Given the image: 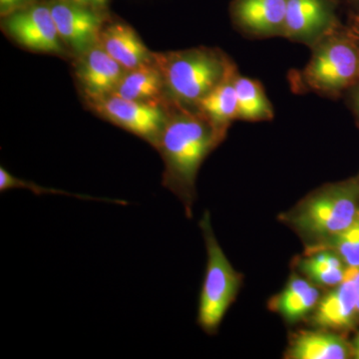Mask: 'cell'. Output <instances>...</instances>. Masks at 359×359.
I'll return each instance as SVG.
<instances>
[{
  "label": "cell",
  "mask_w": 359,
  "mask_h": 359,
  "mask_svg": "<svg viewBox=\"0 0 359 359\" xmlns=\"http://www.w3.org/2000/svg\"><path fill=\"white\" fill-rule=\"evenodd\" d=\"M4 26L16 42L30 50L44 53L63 50L50 6L35 4L16 11L6 18Z\"/></svg>",
  "instance_id": "ba28073f"
},
{
  "label": "cell",
  "mask_w": 359,
  "mask_h": 359,
  "mask_svg": "<svg viewBox=\"0 0 359 359\" xmlns=\"http://www.w3.org/2000/svg\"><path fill=\"white\" fill-rule=\"evenodd\" d=\"M344 98L346 99L347 107L353 112L359 125V81L347 90Z\"/></svg>",
  "instance_id": "7402d4cb"
},
{
  "label": "cell",
  "mask_w": 359,
  "mask_h": 359,
  "mask_svg": "<svg viewBox=\"0 0 359 359\" xmlns=\"http://www.w3.org/2000/svg\"><path fill=\"white\" fill-rule=\"evenodd\" d=\"M346 2L353 7L354 11H359V0H346Z\"/></svg>",
  "instance_id": "83f0119b"
},
{
  "label": "cell",
  "mask_w": 359,
  "mask_h": 359,
  "mask_svg": "<svg viewBox=\"0 0 359 359\" xmlns=\"http://www.w3.org/2000/svg\"><path fill=\"white\" fill-rule=\"evenodd\" d=\"M340 0H287L283 39L311 48L342 25Z\"/></svg>",
  "instance_id": "8992f818"
},
{
  "label": "cell",
  "mask_w": 359,
  "mask_h": 359,
  "mask_svg": "<svg viewBox=\"0 0 359 359\" xmlns=\"http://www.w3.org/2000/svg\"><path fill=\"white\" fill-rule=\"evenodd\" d=\"M359 214V182L325 189L309 198L295 215L297 228L308 235L330 238L355 221Z\"/></svg>",
  "instance_id": "5b68a950"
},
{
  "label": "cell",
  "mask_w": 359,
  "mask_h": 359,
  "mask_svg": "<svg viewBox=\"0 0 359 359\" xmlns=\"http://www.w3.org/2000/svg\"><path fill=\"white\" fill-rule=\"evenodd\" d=\"M328 240L346 266L359 268V214L348 228Z\"/></svg>",
  "instance_id": "ffe728a7"
},
{
  "label": "cell",
  "mask_w": 359,
  "mask_h": 359,
  "mask_svg": "<svg viewBox=\"0 0 359 359\" xmlns=\"http://www.w3.org/2000/svg\"><path fill=\"white\" fill-rule=\"evenodd\" d=\"M50 9L62 43L81 54L99 43L102 18L95 11L69 0L54 1Z\"/></svg>",
  "instance_id": "9c48e42d"
},
{
  "label": "cell",
  "mask_w": 359,
  "mask_h": 359,
  "mask_svg": "<svg viewBox=\"0 0 359 359\" xmlns=\"http://www.w3.org/2000/svg\"><path fill=\"white\" fill-rule=\"evenodd\" d=\"M235 86L238 95V120L263 122L269 121L275 117L273 104L266 96L261 82L242 76L238 72L235 77Z\"/></svg>",
  "instance_id": "ac0fdd59"
},
{
  "label": "cell",
  "mask_w": 359,
  "mask_h": 359,
  "mask_svg": "<svg viewBox=\"0 0 359 359\" xmlns=\"http://www.w3.org/2000/svg\"><path fill=\"white\" fill-rule=\"evenodd\" d=\"M201 229L207 250V264L198 306V325L207 334L219 330L241 285V276L233 268L212 231L210 214L205 212Z\"/></svg>",
  "instance_id": "277c9868"
},
{
  "label": "cell",
  "mask_w": 359,
  "mask_h": 359,
  "mask_svg": "<svg viewBox=\"0 0 359 359\" xmlns=\"http://www.w3.org/2000/svg\"><path fill=\"white\" fill-rule=\"evenodd\" d=\"M84 4H92V6H104L107 2V0H81Z\"/></svg>",
  "instance_id": "4316f807"
},
{
  "label": "cell",
  "mask_w": 359,
  "mask_h": 359,
  "mask_svg": "<svg viewBox=\"0 0 359 359\" xmlns=\"http://www.w3.org/2000/svg\"><path fill=\"white\" fill-rule=\"evenodd\" d=\"M346 27L359 46V11H354V13H351L348 25H346Z\"/></svg>",
  "instance_id": "cb8c5ba5"
},
{
  "label": "cell",
  "mask_w": 359,
  "mask_h": 359,
  "mask_svg": "<svg viewBox=\"0 0 359 359\" xmlns=\"http://www.w3.org/2000/svg\"><path fill=\"white\" fill-rule=\"evenodd\" d=\"M311 50L308 65L289 74L290 87L295 93L337 99L358 83L359 46L346 25L325 35Z\"/></svg>",
  "instance_id": "7a4b0ae2"
},
{
  "label": "cell",
  "mask_w": 359,
  "mask_h": 359,
  "mask_svg": "<svg viewBox=\"0 0 359 359\" xmlns=\"http://www.w3.org/2000/svg\"><path fill=\"white\" fill-rule=\"evenodd\" d=\"M224 139L200 111L174 103L155 146L165 164L163 185L183 201L188 214L200 168Z\"/></svg>",
  "instance_id": "6da1fadb"
},
{
  "label": "cell",
  "mask_w": 359,
  "mask_h": 359,
  "mask_svg": "<svg viewBox=\"0 0 359 359\" xmlns=\"http://www.w3.org/2000/svg\"><path fill=\"white\" fill-rule=\"evenodd\" d=\"M25 1V0H0V6L2 11H9Z\"/></svg>",
  "instance_id": "d4e9b609"
},
{
  "label": "cell",
  "mask_w": 359,
  "mask_h": 359,
  "mask_svg": "<svg viewBox=\"0 0 359 359\" xmlns=\"http://www.w3.org/2000/svg\"><path fill=\"white\" fill-rule=\"evenodd\" d=\"M20 188L28 189V190L32 191V192L37 194V195H42V194L44 193L59 194V195L73 196V197L80 198V199L102 200L105 201V202H112L116 203V204L127 205L126 202L121 200L97 199V198L74 195V194L65 192V191L53 190V189H44L43 187L37 186L36 184L32 183V182H27L25 181V180L16 178L13 175L9 173L6 168L0 167V192L4 193L8 190H13V189Z\"/></svg>",
  "instance_id": "44dd1931"
},
{
  "label": "cell",
  "mask_w": 359,
  "mask_h": 359,
  "mask_svg": "<svg viewBox=\"0 0 359 359\" xmlns=\"http://www.w3.org/2000/svg\"><path fill=\"white\" fill-rule=\"evenodd\" d=\"M238 72L236 70L218 86L215 87L195 108L224 137L231 123L238 120V104L235 86V77Z\"/></svg>",
  "instance_id": "9a60e30c"
},
{
  "label": "cell",
  "mask_w": 359,
  "mask_h": 359,
  "mask_svg": "<svg viewBox=\"0 0 359 359\" xmlns=\"http://www.w3.org/2000/svg\"><path fill=\"white\" fill-rule=\"evenodd\" d=\"M351 354V347L339 335L320 332L299 334L289 353L292 359H346Z\"/></svg>",
  "instance_id": "2e32d148"
},
{
  "label": "cell",
  "mask_w": 359,
  "mask_h": 359,
  "mask_svg": "<svg viewBox=\"0 0 359 359\" xmlns=\"http://www.w3.org/2000/svg\"><path fill=\"white\" fill-rule=\"evenodd\" d=\"M164 89L162 72L153 59L151 62L127 70L112 95L139 102L160 104Z\"/></svg>",
  "instance_id": "5bb4252c"
},
{
  "label": "cell",
  "mask_w": 359,
  "mask_h": 359,
  "mask_svg": "<svg viewBox=\"0 0 359 359\" xmlns=\"http://www.w3.org/2000/svg\"><path fill=\"white\" fill-rule=\"evenodd\" d=\"M154 61L172 102L190 109L238 70L223 51L207 47L154 54Z\"/></svg>",
  "instance_id": "3957f363"
},
{
  "label": "cell",
  "mask_w": 359,
  "mask_h": 359,
  "mask_svg": "<svg viewBox=\"0 0 359 359\" xmlns=\"http://www.w3.org/2000/svg\"><path fill=\"white\" fill-rule=\"evenodd\" d=\"M351 351L354 358L359 359V332L353 339V344H351Z\"/></svg>",
  "instance_id": "484cf974"
},
{
  "label": "cell",
  "mask_w": 359,
  "mask_h": 359,
  "mask_svg": "<svg viewBox=\"0 0 359 359\" xmlns=\"http://www.w3.org/2000/svg\"><path fill=\"white\" fill-rule=\"evenodd\" d=\"M287 4V0H233L231 21L249 39L283 37Z\"/></svg>",
  "instance_id": "30bf717a"
},
{
  "label": "cell",
  "mask_w": 359,
  "mask_h": 359,
  "mask_svg": "<svg viewBox=\"0 0 359 359\" xmlns=\"http://www.w3.org/2000/svg\"><path fill=\"white\" fill-rule=\"evenodd\" d=\"M346 269V264L339 255L325 250L316 252L302 264V271L311 282L327 287H335L344 282Z\"/></svg>",
  "instance_id": "d6986e66"
},
{
  "label": "cell",
  "mask_w": 359,
  "mask_h": 359,
  "mask_svg": "<svg viewBox=\"0 0 359 359\" xmlns=\"http://www.w3.org/2000/svg\"><path fill=\"white\" fill-rule=\"evenodd\" d=\"M91 104L113 124L154 145L169 116L160 104L139 102L114 95L91 101Z\"/></svg>",
  "instance_id": "52a82bcc"
},
{
  "label": "cell",
  "mask_w": 359,
  "mask_h": 359,
  "mask_svg": "<svg viewBox=\"0 0 359 359\" xmlns=\"http://www.w3.org/2000/svg\"><path fill=\"white\" fill-rule=\"evenodd\" d=\"M358 316L355 287L353 280H344L320 299L313 323L327 330H346L353 327Z\"/></svg>",
  "instance_id": "7c38bea8"
},
{
  "label": "cell",
  "mask_w": 359,
  "mask_h": 359,
  "mask_svg": "<svg viewBox=\"0 0 359 359\" xmlns=\"http://www.w3.org/2000/svg\"><path fill=\"white\" fill-rule=\"evenodd\" d=\"M320 302V292L309 280L294 278L290 280L282 294L273 301L276 309L285 320L297 321L316 309Z\"/></svg>",
  "instance_id": "e0dca14e"
},
{
  "label": "cell",
  "mask_w": 359,
  "mask_h": 359,
  "mask_svg": "<svg viewBox=\"0 0 359 359\" xmlns=\"http://www.w3.org/2000/svg\"><path fill=\"white\" fill-rule=\"evenodd\" d=\"M344 280H353L356 290V304H358V311L359 316V268H351L346 266V273H344Z\"/></svg>",
  "instance_id": "603a6c76"
},
{
  "label": "cell",
  "mask_w": 359,
  "mask_h": 359,
  "mask_svg": "<svg viewBox=\"0 0 359 359\" xmlns=\"http://www.w3.org/2000/svg\"><path fill=\"white\" fill-rule=\"evenodd\" d=\"M83 55L78 66L77 77L86 96L95 101L112 95L127 70L99 43Z\"/></svg>",
  "instance_id": "8fae6325"
},
{
  "label": "cell",
  "mask_w": 359,
  "mask_h": 359,
  "mask_svg": "<svg viewBox=\"0 0 359 359\" xmlns=\"http://www.w3.org/2000/svg\"><path fill=\"white\" fill-rule=\"evenodd\" d=\"M99 44L126 70L151 62L154 54L149 51L131 26L114 23L103 28Z\"/></svg>",
  "instance_id": "4fadbf2b"
}]
</instances>
